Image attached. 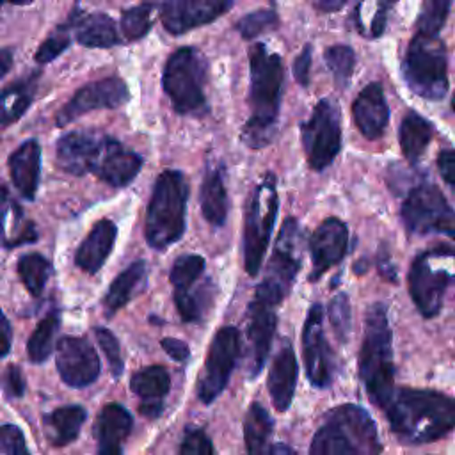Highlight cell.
Listing matches in <instances>:
<instances>
[{"mask_svg":"<svg viewBox=\"0 0 455 455\" xmlns=\"http://www.w3.org/2000/svg\"><path fill=\"white\" fill-rule=\"evenodd\" d=\"M144 283H146V263L142 259H137L110 283V288L103 300L105 315L112 316L117 309L128 304V300L144 286Z\"/></svg>","mask_w":455,"mask_h":455,"instance_id":"f1b7e54d","label":"cell"},{"mask_svg":"<svg viewBox=\"0 0 455 455\" xmlns=\"http://www.w3.org/2000/svg\"><path fill=\"white\" fill-rule=\"evenodd\" d=\"M323 309L313 304L302 329V355L306 375L315 387H327L332 380V354L323 334Z\"/></svg>","mask_w":455,"mask_h":455,"instance_id":"9a60e30c","label":"cell"},{"mask_svg":"<svg viewBox=\"0 0 455 455\" xmlns=\"http://www.w3.org/2000/svg\"><path fill=\"white\" fill-rule=\"evenodd\" d=\"M313 270L309 279L318 281L331 267L338 265L348 251L347 224L336 217L325 219L311 235L309 240Z\"/></svg>","mask_w":455,"mask_h":455,"instance_id":"d6986e66","label":"cell"},{"mask_svg":"<svg viewBox=\"0 0 455 455\" xmlns=\"http://www.w3.org/2000/svg\"><path fill=\"white\" fill-rule=\"evenodd\" d=\"M402 75L409 89L432 101H439L448 92V60L444 43L439 37L416 34L405 52Z\"/></svg>","mask_w":455,"mask_h":455,"instance_id":"52a82bcc","label":"cell"},{"mask_svg":"<svg viewBox=\"0 0 455 455\" xmlns=\"http://www.w3.org/2000/svg\"><path fill=\"white\" fill-rule=\"evenodd\" d=\"M50 272H52L50 261L37 252L25 254L18 261L20 279L34 297H39L43 293L46 281L50 277Z\"/></svg>","mask_w":455,"mask_h":455,"instance_id":"d590c367","label":"cell"},{"mask_svg":"<svg viewBox=\"0 0 455 455\" xmlns=\"http://www.w3.org/2000/svg\"><path fill=\"white\" fill-rule=\"evenodd\" d=\"M329 320L339 339H347L350 331V304L345 293H338L329 304Z\"/></svg>","mask_w":455,"mask_h":455,"instance_id":"ee69618b","label":"cell"},{"mask_svg":"<svg viewBox=\"0 0 455 455\" xmlns=\"http://www.w3.org/2000/svg\"><path fill=\"white\" fill-rule=\"evenodd\" d=\"M108 135L94 130H73L64 133L57 142V164L73 176L94 174L103 155Z\"/></svg>","mask_w":455,"mask_h":455,"instance_id":"2e32d148","label":"cell"},{"mask_svg":"<svg viewBox=\"0 0 455 455\" xmlns=\"http://www.w3.org/2000/svg\"><path fill=\"white\" fill-rule=\"evenodd\" d=\"M0 451L4 455H30L25 444V437L16 425L0 427Z\"/></svg>","mask_w":455,"mask_h":455,"instance_id":"c3c4849f","label":"cell"},{"mask_svg":"<svg viewBox=\"0 0 455 455\" xmlns=\"http://www.w3.org/2000/svg\"><path fill=\"white\" fill-rule=\"evenodd\" d=\"M275 313L274 306L254 299L249 306V325H247V366L251 377H256L268 355L272 338L275 332Z\"/></svg>","mask_w":455,"mask_h":455,"instance_id":"ffe728a7","label":"cell"},{"mask_svg":"<svg viewBox=\"0 0 455 455\" xmlns=\"http://www.w3.org/2000/svg\"><path fill=\"white\" fill-rule=\"evenodd\" d=\"M87 418V412L80 405H64L55 409L48 418L50 439L55 446H64L75 441Z\"/></svg>","mask_w":455,"mask_h":455,"instance_id":"e575fe53","label":"cell"},{"mask_svg":"<svg viewBox=\"0 0 455 455\" xmlns=\"http://www.w3.org/2000/svg\"><path fill=\"white\" fill-rule=\"evenodd\" d=\"M59 313H50L46 315L37 327L34 329V332L28 338L27 343V352L32 363H43L48 359V355L53 350V339H55V332L59 329Z\"/></svg>","mask_w":455,"mask_h":455,"instance_id":"8d00e7d4","label":"cell"},{"mask_svg":"<svg viewBox=\"0 0 455 455\" xmlns=\"http://www.w3.org/2000/svg\"><path fill=\"white\" fill-rule=\"evenodd\" d=\"M162 348L178 363H185L190 355L188 345L181 339H176V338H164L162 339Z\"/></svg>","mask_w":455,"mask_h":455,"instance_id":"db71d44e","label":"cell"},{"mask_svg":"<svg viewBox=\"0 0 455 455\" xmlns=\"http://www.w3.org/2000/svg\"><path fill=\"white\" fill-rule=\"evenodd\" d=\"M2 386L7 396L20 398L25 393V379L16 364H9L2 373Z\"/></svg>","mask_w":455,"mask_h":455,"instance_id":"f907efd6","label":"cell"},{"mask_svg":"<svg viewBox=\"0 0 455 455\" xmlns=\"http://www.w3.org/2000/svg\"><path fill=\"white\" fill-rule=\"evenodd\" d=\"M249 107L251 116L242 126L240 139L252 149L268 146L275 135L277 116L283 96V64L277 53L258 43L249 55Z\"/></svg>","mask_w":455,"mask_h":455,"instance_id":"6da1fadb","label":"cell"},{"mask_svg":"<svg viewBox=\"0 0 455 455\" xmlns=\"http://www.w3.org/2000/svg\"><path fill=\"white\" fill-rule=\"evenodd\" d=\"M451 0H427L418 18V32L425 37H437L450 14Z\"/></svg>","mask_w":455,"mask_h":455,"instance_id":"60d3db41","label":"cell"},{"mask_svg":"<svg viewBox=\"0 0 455 455\" xmlns=\"http://www.w3.org/2000/svg\"><path fill=\"white\" fill-rule=\"evenodd\" d=\"M302 259V231L299 222L290 217L281 226L270 263L263 281L258 284L254 299L277 306L290 291Z\"/></svg>","mask_w":455,"mask_h":455,"instance_id":"9c48e42d","label":"cell"},{"mask_svg":"<svg viewBox=\"0 0 455 455\" xmlns=\"http://www.w3.org/2000/svg\"><path fill=\"white\" fill-rule=\"evenodd\" d=\"M203 270H204L203 256L199 254L180 256L169 272V279H171V284L174 286V291L190 290V286L201 277Z\"/></svg>","mask_w":455,"mask_h":455,"instance_id":"f35d334b","label":"cell"},{"mask_svg":"<svg viewBox=\"0 0 455 455\" xmlns=\"http://www.w3.org/2000/svg\"><path fill=\"white\" fill-rule=\"evenodd\" d=\"M117 236V228L112 220L101 219L98 220L89 235L84 238L75 254V263L87 274H96L107 258L110 256Z\"/></svg>","mask_w":455,"mask_h":455,"instance_id":"d4e9b609","label":"cell"},{"mask_svg":"<svg viewBox=\"0 0 455 455\" xmlns=\"http://www.w3.org/2000/svg\"><path fill=\"white\" fill-rule=\"evenodd\" d=\"M133 427L132 414L119 403H107L96 419L98 455H123V446Z\"/></svg>","mask_w":455,"mask_h":455,"instance_id":"603a6c76","label":"cell"},{"mask_svg":"<svg viewBox=\"0 0 455 455\" xmlns=\"http://www.w3.org/2000/svg\"><path fill=\"white\" fill-rule=\"evenodd\" d=\"M37 240L32 222L23 219V210L5 187H0V243L16 247Z\"/></svg>","mask_w":455,"mask_h":455,"instance_id":"4316f807","label":"cell"},{"mask_svg":"<svg viewBox=\"0 0 455 455\" xmlns=\"http://www.w3.org/2000/svg\"><path fill=\"white\" fill-rule=\"evenodd\" d=\"M39 73H32L30 76L14 82L12 85L0 91V124L7 126L16 123L30 107L36 87H37Z\"/></svg>","mask_w":455,"mask_h":455,"instance_id":"4dcf8cb0","label":"cell"},{"mask_svg":"<svg viewBox=\"0 0 455 455\" xmlns=\"http://www.w3.org/2000/svg\"><path fill=\"white\" fill-rule=\"evenodd\" d=\"M403 226L412 235L441 233L453 236V208L444 194L428 181L416 185L405 197L400 210Z\"/></svg>","mask_w":455,"mask_h":455,"instance_id":"30bf717a","label":"cell"},{"mask_svg":"<svg viewBox=\"0 0 455 455\" xmlns=\"http://www.w3.org/2000/svg\"><path fill=\"white\" fill-rule=\"evenodd\" d=\"M34 0H0V5H4V4H14V5H28V4H32Z\"/></svg>","mask_w":455,"mask_h":455,"instance_id":"91938a15","label":"cell"},{"mask_svg":"<svg viewBox=\"0 0 455 455\" xmlns=\"http://www.w3.org/2000/svg\"><path fill=\"white\" fill-rule=\"evenodd\" d=\"M297 357L291 347H284L279 350V354L274 357L270 373L267 379L268 393L274 402V407L281 412H284L295 393V384H297Z\"/></svg>","mask_w":455,"mask_h":455,"instance_id":"484cf974","label":"cell"},{"mask_svg":"<svg viewBox=\"0 0 455 455\" xmlns=\"http://www.w3.org/2000/svg\"><path fill=\"white\" fill-rule=\"evenodd\" d=\"M277 25V14L272 9H259L254 12L245 14L243 18L238 20L236 30L240 32L242 37L252 39Z\"/></svg>","mask_w":455,"mask_h":455,"instance_id":"b9f144b4","label":"cell"},{"mask_svg":"<svg viewBox=\"0 0 455 455\" xmlns=\"http://www.w3.org/2000/svg\"><path fill=\"white\" fill-rule=\"evenodd\" d=\"M94 334H96V339L103 350V354L107 355V361L110 364V370H112V375L119 377L123 368H124V363H123V355H121V347H119V341L117 338L105 327H96L94 329Z\"/></svg>","mask_w":455,"mask_h":455,"instance_id":"f6af8a7d","label":"cell"},{"mask_svg":"<svg viewBox=\"0 0 455 455\" xmlns=\"http://www.w3.org/2000/svg\"><path fill=\"white\" fill-rule=\"evenodd\" d=\"M432 258L434 251L421 252L409 270V293L425 318L439 313L444 291L451 281L450 270L432 267Z\"/></svg>","mask_w":455,"mask_h":455,"instance_id":"5bb4252c","label":"cell"},{"mask_svg":"<svg viewBox=\"0 0 455 455\" xmlns=\"http://www.w3.org/2000/svg\"><path fill=\"white\" fill-rule=\"evenodd\" d=\"M71 27V20L66 25H60L57 30H53L37 48L34 59L37 64H48L53 59H57L71 43V36L68 28Z\"/></svg>","mask_w":455,"mask_h":455,"instance_id":"7bdbcfd3","label":"cell"},{"mask_svg":"<svg viewBox=\"0 0 455 455\" xmlns=\"http://www.w3.org/2000/svg\"><path fill=\"white\" fill-rule=\"evenodd\" d=\"M142 156L132 149H126L119 140L108 137L94 176L114 188H123L133 181L142 169Z\"/></svg>","mask_w":455,"mask_h":455,"instance_id":"44dd1931","label":"cell"},{"mask_svg":"<svg viewBox=\"0 0 455 455\" xmlns=\"http://www.w3.org/2000/svg\"><path fill=\"white\" fill-rule=\"evenodd\" d=\"M11 66H12V50L0 48V80L9 73Z\"/></svg>","mask_w":455,"mask_h":455,"instance_id":"6f0895ef","label":"cell"},{"mask_svg":"<svg viewBox=\"0 0 455 455\" xmlns=\"http://www.w3.org/2000/svg\"><path fill=\"white\" fill-rule=\"evenodd\" d=\"M437 167H439L443 180L450 187H453V180H455V153H453V149L448 148L437 155Z\"/></svg>","mask_w":455,"mask_h":455,"instance_id":"f5cc1de1","label":"cell"},{"mask_svg":"<svg viewBox=\"0 0 455 455\" xmlns=\"http://www.w3.org/2000/svg\"><path fill=\"white\" fill-rule=\"evenodd\" d=\"M9 172L21 197L32 201L39 187L41 174V148L36 139L20 144L9 156Z\"/></svg>","mask_w":455,"mask_h":455,"instance_id":"cb8c5ba5","label":"cell"},{"mask_svg":"<svg viewBox=\"0 0 455 455\" xmlns=\"http://www.w3.org/2000/svg\"><path fill=\"white\" fill-rule=\"evenodd\" d=\"M361 2H373V11H371V16H370V21L366 23V28H364V34L366 37H379L384 28H386V20H387V11L393 7V4L396 0H361Z\"/></svg>","mask_w":455,"mask_h":455,"instance_id":"681fc988","label":"cell"},{"mask_svg":"<svg viewBox=\"0 0 455 455\" xmlns=\"http://www.w3.org/2000/svg\"><path fill=\"white\" fill-rule=\"evenodd\" d=\"M233 2L235 0H165L160 9V20L167 32L180 36L217 20L231 9Z\"/></svg>","mask_w":455,"mask_h":455,"instance_id":"ac0fdd59","label":"cell"},{"mask_svg":"<svg viewBox=\"0 0 455 455\" xmlns=\"http://www.w3.org/2000/svg\"><path fill=\"white\" fill-rule=\"evenodd\" d=\"M174 304L183 322H196L203 313V299L199 291H174Z\"/></svg>","mask_w":455,"mask_h":455,"instance_id":"bcb514c9","label":"cell"},{"mask_svg":"<svg viewBox=\"0 0 455 455\" xmlns=\"http://www.w3.org/2000/svg\"><path fill=\"white\" fill-rule=\"evenodd\" d=\"M272 434V418L267 409L254 402L243 421V439L249 455H267L268 453V437Z\"/></svg>","mask_w":455,"mask_h":455,"instance_id":"d6a6232c","label":"cell"},{"mask_svg":"<svg viewBox=\"0 0 455 455\" xmlns=\"http://www.w3.org/2000/svg\"><path fill=\"white\" fill-rule=\"evenodd\" d=\"M359 375L373 403L384 409L395 391V364L387 307L382 302L371 304L366 311Z\"/></svg>","mask_w":455,"mask_h":455,"instance_id":"3957f363","label":"cell"},{"mask_svg":"<svg viewBox=\"0 0 455 455\" xmlns=\"http://www.w3.org/2000/svg\"><path fill=\"white\" fill-rule=\"evenodd\" d=\"M208 62L204 55L192 48H178L165 62L162 85L178 114H199L206 108L204 82Z\"/></svg>","mask_w":455,"mask_h":455,"instance_id":"8992f818","label":"cell"},{"mask_svg":"<svg viewBox=\"0 0 455 455\" xmlns=\"http://www.w3.org/2000/svg\"><path fill=\"white\" fill-rule=\"evenodd\" d=\"M279 210L275 176L268 172L252 190L245 210L243 226V265L249 275H256L261 268L268 249L270 235Z\"/></svg>","mask_w":455,"mask_h":455,"instance_id":"ba28073f","label":"cell"},{"mask_svg":"<svg viewBox=\"0 0 455 455\" xmlns=\"http://www.w3.org/2000/svg\"><path fill=\"white\" fill-rule=\"evenodd\" d=\"M380 451L373 419L352 403L332 409L309 446V455H380Z\"/></svg>","mask_w":455,"mask_h":455,"instance_id":"5b68a950","label":"cell"},{"mask_svg":"<svg viewBox=\"0 0 455 455\" xmlns=\"http://www.w3.org/2000/svg\"><path fill=\"white\" fill-rule=\"evenodd\" d=\"M384 411L391 430L414 444L444 437L455 425L453 400L430 389H395Z\"/></svg>","mask_w":455,"mask_h":455,"instance_id":"7a4b0ae2","label":"cell"},{"mask_svg":"<svg viewBox=\"0 0 455 455\" xmlns=\"http://www.w3.org/2000/svg\"><path fill=\"white\" fill-rule=\"evenodd\" d=\"M130 100L128 85L119 76H107L80 87L73 98L57 112V126H66L87 112L117 108Z\"/></svg>","mask_w":455,"mask_h":455,"instance_id":"4fadbf2b","label":"cell"},{"mask_svg":"<svg viewBox=\"0 0 455 455\" xmlns=\"http://www.w3.org/2000/svg\"><path fill=\"white\" fill-rule=\"evenodd\" d=\"M300 135L309 167L313 171L329 167L341 149V117L336 103L320 100L300 124Z\"/></svg>","mask_w":455,"mask_h":455,"instance_id":"8fae6325","label":"cell"},{"mask_svg":"<svg viewBox=\"0 0 455 455\" xmlns=\"http://www.w3.org/2000/svg\"><path fill=\"white\" fill-rule=\"evenodd\" d=\"M240 354V332L233 325L220 327L212 338L204 373L199 379L197 396L203 403H212L228 386Z\"/></svg>","mask_w":455,"mask_h":455,"instance_id":"7c38bea8","label":"cell"},{"mask_svg":"<svg viewBox=\"0 0 455 455\" xmlns=\"http://www.w3.org/2000/svg\"><path fill=\"white\" fill-rule=\"evenodd\" d=\"M180 455H213V444L201 428H190L181 441Z\"/></svg>","mask_w":455,"mask_h":455,"instance_id":"7dc6e473","label":"cell"},{"mask_svg":"<svg viewBox=\"0 0 455 455\" xmlns=\"http://www.w3.org/2000/svg\"><path fill=\"white\" fill-rule=\"evenodd\" d=\"M313 7L320 12H336L339 11L347 0H311Z\"/></svg>","mask_w":455,"mask_h":455,"instance_id":"9f6ffc18","label":"cell"},{"mask_svg":"<svg viewBox=\"0 0 455 455\" xmlns=\"http://www.w3.org/2000/svg\"><path fill=\"white\" fill-rule=\"evenodd\" d=\"M55 364L60 379L71 387H85L100 375V357L94 347L78 336H64L57 343Z\"/></svg>","mask_w":455,"mask_h":455,"instance_id":"e0dca14e","label":"cell"},{"mask_svg":"<svg viewBox=\"0 0 455 455\" xmlns=\"http://www.w3.org/2000/svg\"><path fill=\"white\" fill-rule=\"evenodd\" d=\"M199 201H201V212L204 219L215 228L222 226L228 215V194H226L224 180L219 169L212 167L206 172L201 185Z\"/></svg>","mask_w":455,"mask_h":455,"instance_id":"1f68e13d","label":"cell"},{"mask_svg":"<svg viewBox=\"0 0 455 455\" xmlns=\"http://www.w3.org/2000/svg\"><path fill=\"white\" fill-rule=\"evenodd\" d=\"M153 7H155V0H144L123 12L121 30L128 41H137L149 32Z\"/></svg>","mask_w":455,"mask_h":455,"instance_id":"74e56055","label":"cell"},{"mask_svg":"<svg viewBox=\"0 0 455 455\" xmlns=\"http://www.w3.org/2000/svg\"><path fill=\"white\" fill-rule=\"evenodd\" d=\"M432 133H434V128L428 119H425L418 112L405 114L400 124L398 140H400L402 153L409 164H416L421 158V155L425 153L427 146L432 140Z\"/></svg>","mask_w":455,"mask_h":455,"instance_id":"f546056e","label":"cell"},{"mask_svg":"<svg viewBox=\"0 0 455 455\" xmlns=\"http://www.w3.org/2000/svg\"><path fill=\"white\" fill-rule=\"evenodd\" d=\"M187 199L188 183L183 172L167 169L156 178L144 222V236L151 249L165 251L183 236Z\"/></svg>","mask_w":455,"mask_h":455,"instance_id":"277c9868","label":"cell"},{"mask_svg":"<svg viewBox=\"0 0 455 455\" xmlns=\"http://www.w3.org/2000/svg\"><path fill=\"white\" fill-rule=\"evenodd\" d=\"M169 387L171 379L164 366H148L130 379V389L142 400V403H162Z\"/></svg>","mask_w":455,"mask_h":455,"instance_id":"836d02e7","label":"cell"},{"mask_svg":"<svg viewBox=\"0 0 455 455\" xmlns=\"http://www.w3.org/2000/svg\"><path fill=\"white\" fill-rule=\"evenodd\" d=\"M71 27H75V39L85 48H112L119 44L116 23L103 12L85 14L82 18L71 16Z\"/></svg>","mask_w":455,"mask_h":455,"instance_id":"83f0119b","label":"cell"},{"mask_svg":"<svg viewBox=\"0 0 455 455\" xmlns=\"http://www.w3.org/2000/svg\"><path fill=\"white\" fill-rule=\"evenodd\" d=\"M327 68L332 71L338 85L345 87L354 73L355 68V53L347 44H334L329 46L323 53Z\"/></svg>","mask_w":455,"mask_h":455,"instance_id":"ab89813d","label":"cell"},{"mask_svg":"<svg viewBox=\"0 0 455 455\" xmlns=\"http://www.w3.org/2000/svg\"><path fill=\"white\" fill-rule=\"evenodd\" d=\"M11 345H12V329L7 316L0 309V357L11 352Z\"/></svg>","mask_w":455,"mask_h":455,"instance_id":"11a10c76","label":"cell"},{"mask_svg":"<svg viewBox=\"0 0 455 455\" xmlns=\"http://www.w3.org/2000/svg\"><path fill=\"white\" fill-rule=\"evenodd\" d=\"M354 123L366 139H379L389 121V107L379 82L368 84L352 103Z\"/></svg>","mask_w":455,"mask_h":455,"instance_id":"7402d4cb","label":"cell"},{"mask_svg":"<svg viewBox=\"0 0 455 455\" xmlns=\"http://www.w3.org/2000/svg\"><path fill=\"white\" fill-rule=\"evenodd\" d=\"M267 455H297V453H295L290 446L277 443V444H274L272 448H268V453H267Z\"/></svg>","mask_w":455,"mask_h":455,"instance_id":"680465c9","label":"cell"},{"mask_svg":"<svg viewBox=\"0 0 455 455\" xmlns=\"http://www.w3.org/2000/svg\"><path fill=\"white\" fill-rule=\"evenodd\" d=\"M309 66H311V44H306L293 62V76L302 87H307L309 84Z\"/></svg>","mask_w":455,"mask_h":455,"instance_id":"816d5d0a","label":"cell"}]
</instances>
